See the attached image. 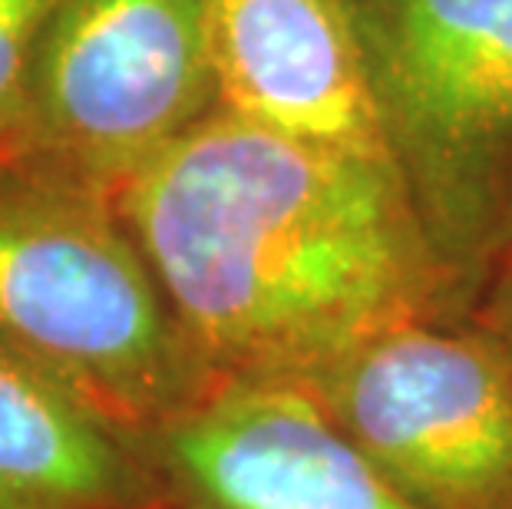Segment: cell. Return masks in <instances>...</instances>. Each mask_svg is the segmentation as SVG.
Returning <instances> with one entry per match:
<instances>
[{
  "mask_svg": "<svg viewBox=\"0 0 512 509\" xmlns=\"http://www.w3.org/2000/svg\"><path fill=\"white\" fill-rule=\"evenodd\" d=\"M116 205L209 384H304L377 334L437 321L460 285L390 159L225 110Z\"/></svg>",
  "mask_w": 512,
  "mask_h": 509,
  "instance_id": "obj_1",
  "label": "cell"
},
{
  "mask_svg": "<svg viewBox=\"0 0 512 509\" xmlns=\"http://www.w3.org/2000/svg\"><path fill=\"white\" fill-rule=\"evenodd\" d=\"M0 344L146 447L209 387L113 192L24 162L0 166Z\"/></svg>",
  "mask_w": 512,
  "mask_h": 509,
  "instance_id": "obj_2",
  "label": "cell"
},
{
  "mask_svg": "<svg viewBox=\"0 0 512 509\" xmlns=\"http://www.w3.org/2000/svg\"><path fill=\"white\" fill-rule=\"evenodd\" d=\"M387 149L460 281L512 215V0H344Z\"/></svg>",
  "mask_w": 512,
  "mask_h": 509,
  "instance_id": "obj_3",
  "label": "cell"
},
{
  "mask_svg": "<svg viewBox=\"0 0 512 509\" xmlns=\"http://www.w3.org/2000/svg\"><path fill=\"white\" fill-rule=\"evenodd\" d=\"M215 110L209 0H67L34 63L20 162L116 196Z\"/></svg>",
  "mask_w": 512,
  "mask_h": 509,
  "instance_id": "obj_4",
  "label": "cell"
},
{
  "mask_svg": "<svg viewBox=\"0 0 512 509\" xmlns=\"http://www.w3.org/2000/svg\"><path fill=\"white\" fill-rule=\"evenodd\" d=\"M301 387L420 509H512V364L486 334L407 324Z\"/></svg>",
  "mask_w": 512,
  "mask_h": 509,
  "instance_id": "obj_5",
  "label": "cell"
},
{
  "mask_svg": "<svg viewBox=\"0 0 512 509\" xmlns=\"http://www.w3.org/2000/svg\"><path fill=\"white\" fill-rule=\"evenodd\" d=\"M149 457L179 509H420L288 381L209 384Z\"/></svg>",
  "mask_w": 512,
  "mask_h": 509,
  "instance_id": "obj_6",
  "label": "cell"
},
{
  "mask_svg": "<svg viewBox=\"0 0 512 509\" xmlns=\"http://www.w3.org/2000/svg\"><path fill=\"white\" fill-rule=\"evenodd\" d=\"M209 53L219 110L394 162L344 0H209Z\"/></svg>",
  "mask_w": 512,
  "mask_h": 509,
  "instance_id": "obj_7",
  "label": "cell"
},
{
  "mask_svg": "<svg viewBox=\"0 0 512 509\" xmlns=\"http://www.w3.org/2000/svg\"><path fill=\"white\" fill-rule=\"evenodd\" d=\"M149 447L0 344V509H149Z\"/></svg>",
  "mask_w": 512,
  "mask_h": 509,
  "instance_id": "obj_8",
  "label": "cell"
},
{
  "mask_svg": "<svg viewBox=\"0 0 512 509\" xmlns=\"http://www.w3.org/2000/svg\"><path fill=\"white\" fill-rule=\"evenodd\" d=\"M67 0H0V166L24 153L27 93L40 43Z\"/></svg>",
  "mask_w": 512,
  "mask_h": 509,
  "instance_id": "obj_9",
  "label": "cell"
},
{
  "mask_svg": "<svg viewBox=\"0 0 512 509\" xmlns=\"http://www.w3.org/2000/svg\"><path fill=\"white\" fill-rule=\"evenodd\" d=\"M486 338L496 344L503 357L512 364V265L496 281L493 298L486 308Z\"/></svg>",
  "mask_w": 512,
  "mask_h": 509,
  "instance_id": "obj_10",
  "label": "cell"
}]
</instances>
